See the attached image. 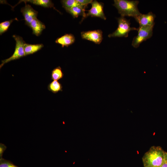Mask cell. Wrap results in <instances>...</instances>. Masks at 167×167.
<instances>
[{"mask_svg": "<svg viewBox=\"0 0 167 167\" xmlns=\"http://www.w3.org/2000/svg\"><path fill=\"white\" fill-rule=\"evenodd\" d=\"M118 26L117 29L113 33L108 36L111 37H127L130 31L137 30V28L130 27V20L124 17H121L118 19Z\"/></svg>", "mask_w": 167, "mask_h": 167, "instance_id": "cell-3", "label": "cell"}, {"mask_svg": "<svg viewBox=\"0 0 167 167\" xmlns=\"http://www.w3.org/2000/svg\"><path fill=\"white\" fill-rule=\"evenodd\" d=\"M0 167H19L15 165L10 161L2 158L0 159Z\"/></svg>", "mask_w": 167, "mask_h": 167, "instance_id": "cell-19", "label": "cell"}, {"mask_svg": "<svg viewBox=\"0 0 167 167\" xmlns=\"http://www.w3.org/2000/svg\"><path fill=\"white\" fill-rule=\"evenodd\" d=\"M25 4V6L21 8V12L24 17L25 24L28 26L31 22L36 18L38 12L30 5Z\"/></svg>", "mask_w": 167, "mask_h": 167, "instance_id": "cell-9", "label": "cell"}, {"mask_svg": "<svg viewBox=\"0 0 167 167\" xmlns=\"http://www.w3.org/2000/svg\"><path fill=\"white\" fill-rule=\"evenodd\" d=\"M86 7L80 5L75 6L66 11L71 14L74 18H77L79 15L83 16L84 19L86 18V14L85 12Z\"/></svg>", "mask_w": 167, "mask_h": 167, "instance_id": "cell-13", "label": "cell"}, {"mask_svg": "<svg viewBox=\"0 0 167 167\" xmlns=\"http://www.w3.org/2000/svg\"><path fill=\"white\" fill-rule=\"evenodd\" d=\"M92 7L86 14V18L88 16L100 18L104 20L106 19L103 11V3L96 0L93 1L91 3Z\"/></svg>", "mask_w": 167, "mask_h": 167, "instance_id": "cell-6", "label": "cell"}, {"mask_svg": "<svg viewBox=\"0 0 167 167\" xmlns=\"http://www.w3.org/2000/svg\"><path fill=\"white\" fill-rule=\"evenodd\" d=\"M114 2L113 5L117 9L121 17H135L141 14L137 7L138 1L114 0Z\"/></svg>", "mask_w": 167, "mask_h": 167, "instance_id": "cell-2", "label": "cell"}, {"mask_svg": "<svg viewBox=\"0 0 167 167\" xmlns=\"http://www.w3.org/2000/svg\"><path fill=\"white\" fill-rule=\"evenodd\" d=\"M160 167H167V162L165 161Z\"/></svg>", "mask_w": 167, "mask_h": 167, "instance_id": "cell-22", "label": "cell"}, {"mask_svg": "<svg viewBox=\"0 0 167 167\" xmlns=\"http://www.w3.org/2000/svg\"><path fill=\"white\" fill-rule=\"evenodd\" d=\"M63 76L64 74L60 66L55 68L51 71V79L53 80H59Z\"/></svg>", "mask_w": 167, "mask_h": 167, "instance_id": "cell-16", "label": "cell"}, {"mask_svg": "<svg viewBox=\"0 0 167 167\" xmlns=\"http://www.w3.org/2000/svg\"><path fill=\"white\" fill-rule=\"evenodd\" d=\"M61 2L66 10L79 5L76 0H61Z\"/></svg>", "mask_w": 167, "mask_h": 167, "instance_id": "cell-17", "label": "cell"}, {"mask_svg": "<svg viewBox=\"0 0 167 167\" xmlns=\"http://www.w3.org/2000/svg\"><path fill=\"white\" fill-rule=\"evenodd\" d=\"M13 37L16 41L15 50L13 55L9 58L2 60L0 65V68L5 64L13 60H17L25 56L24 45L25 43L23 38L19 36L14 35Z\"/></svg>", "mask_w": 167, "mask_h": 167, "instance_id": "cell-4", "label": "cell"}, {"mask_svg": "<svg viewBox=\"0 0 167 167\" xmlns=\"http://www.w3.org/2000/svg\"><path fill=\"white\" fill-rule=\"evenodd\" d=\"M76 1L80 5L86 7L88 4L91 3L93 1L92 0H76Z\"/></svg>", "mask_w": 167, "mask_h": 167, "instance_id": "cell-20", "label": "cell"}, {"mask_svg": "<svg viewBox=\"0 0 167 167\" xmlns=\"http://www.w3.org/2000/svg\"><path fill=\"white\" fill-rule=\"evenodd\" d=\"M154 26H139L137 28L138 34L132 40V46L135 48H137L142 42L151 38L153 34Z\"/></svg>", "mask_w": 167, "mask_h": 167, "instance_id": "cell-5", "label": "cell"}, {"mask_svg": "<svg viewBox=\"0 0 167 167\" xmlns=\"http://www.w3.org/2000/svg\"><path fill=\"white\" fill-rule=\"evenodd\" d=\"M165 152L160 146H152L142 157L143 167H160L165 161Z\"/></svg>", "mask_w": 167, "mask_h": 167, "instance_id": "cell-1", "label": "cell"}, {"mask_svg": "<svg viewBox=\"0 0 167 167\" xmlns=\"http://www.w3.org/2000/svg\"><path fill=\"white\" fill-rule=\"evenodd\" d=\"M23 2L25 3L27 2H30L33 4L40 6L44 7L53 8L54 9L57 10L60 13L54 6V4L51 1L49 0H22L19 1L18 3Z\"/></svg>", "mask_w": 167, "mask_h": 167, "instance_id": "cell-12", "label": "cell"}, {"mask_svg": "<svg viewBox=\"0 0 167 167\" xmlns=\"http://www.w3.org/2000/svg\"><path fill=\"white\" fill-rule=\"evenodd\" d=\"M28 26L32 28V33L37 36H40L43 30L45 28L44 24L38 19L37 18L33 19L31 22Z\"/></svg>", "mask_w": 167, "mask_h": 167, "instance_id": "cell-10", "label": "cell"}, {"mask_svg": "<svg viewBox=\"0 0 167 167\" xmlns=\"http://www.w3.org/2000/svg\"><path fill=\"white\" fill-rule=\"evenodd\" d=\"M17 19V18L6 21L0 23V34L1 35L6 32L8 29L10 25L13 21Z\"/></svg>", "mask_w": 167, "mask_h": 167, "instance_id": "cell-18", "label": "cell"}, {"mask_svg": "<svg viewBox=\"0 0 167 167\" xmlns=\"http://www.w3.org/2000/svg\"><path fill=\"white\" fill-rule=\"evenodd\" d=\"M0 159L2 158L3 153L6 148V147L2 143L0 144Z\"/></svg>", "mask_w": 167, "mask_h": 167, "instance_id": "cell-21", "label": "cell"}, {"mask_svg": "<svg viewBox=\"0 0 167 167\" xmlns=\"http://www.w3.org/2000/svg\"><path fill=\"white\" fill-rule=\"evenodd\" d=\"M82 39L92 41L99 44L103 39L102 32L100 30L82 32L81 33Z\"/></svg>", "mask_w": 167, "mask_h": 167, "instance_id": "cell-7", "label": "cell"}, {"mask_svg": "<svg viewBox=\"0 0 167 167\" xmlns=\"http://www.w3.org/2000/svg\"><path fill=\"white\" fill-rule=\"evenodd\" d=\"M44 47L42 44H30L25 43L24 45L25 56L32 54L41 49Z\"/></svg>", "mask_w": 167, "mask_h": 167, "instance_id": "cell-14", "label": "cell"}, {"mask_svg": "<svg viewBox=\"0 0 167 167\" xmlns=\"http://www.w3.org/2000/svg\"><path fill=\"white\" fill-rule=\"evenodd\" d=\"M165 160L167 162V152H165Z\"/></svg>", "mask_w": 167, "mask_h": 167, "instance_id": "cell-23", "label": "cell"}, {"mask_svg": "<svg viewBox=\"0 0 167 167\" xmlns=\"http://www.w3.org/2000/svg\"><path fill=\"white\" fill-rule=\"evenodd\" d=\"M75 39L74 36L71 34H66L58 38L55 42L61 45L62 47H68L73 44Z\"/></svg>", "mask_w": 167, "mask_h": 167, "instance_id": "cell-11", "label": "cell"}, {"mask_svg": "<svg viewBox=\"0 0 167 167\" xmlns=\"http://www.w3.org/2000/svg\"><path fill=\"white\" fill-rule=\"evenodd\" d=\"M156 15L152 12H150L146 14H140L134 17L139 25V27L154 25V20Z\"/></svg>", "mask_w": 167, "mask_h": 167, "instance_id": "cell-8", "label": "cell"}, {"mask_svg": "<svg viewBox=\"0 0 167 167\" xmlns=\"http://www.w3.org/2000/svg\"><path fill=\"white\" fill-rule=\"evenodd\" d=\"M48 90L54 93H57L60 91H62V84L58 80H53L48 86Z\"/></svg>", "mask_w": 167, "mask_h": 167, "instance_id": "cell-15", "label": "cell"}]
</instances>
